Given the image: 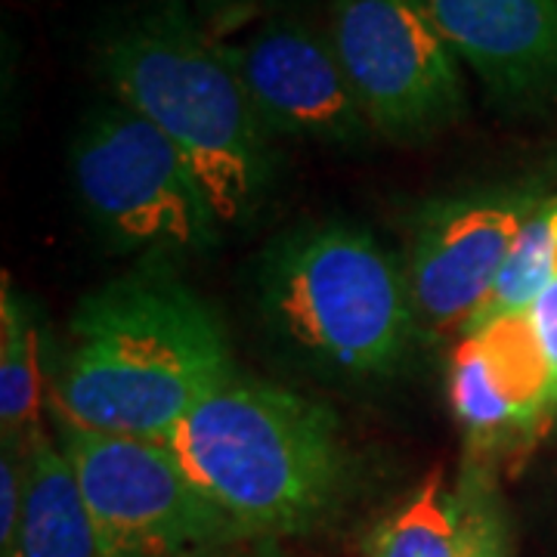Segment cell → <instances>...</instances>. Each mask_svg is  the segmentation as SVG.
I'll return each mask as SVG.
<instances>
[{"instance_id":"1","label":"cell","mask_w":557,"mask_h":557,"mask_svg":"<svg viewBox=\"0 0 557 557\" xmlns=\"http://www.w3.org/2000/svg\"><path fill=\"white\" fill-rule=\"evenodd\" d=\"M233 379L218 310L156 260L78 304L53 381V416L94 434L164 443Z\"/></svg>"},{"instance_id":"2","label":"cell","mask_w":557,"mask_h":557,"mask_svg":"<svg viewBox=\"0 0 557 557\" xmlns=\"http://www.w3.org/2000/svg\"><path fill=\"white\" fill-rule=\"evenodd\" d=\"M186 478L251 539L304 536L350 480L338 416L298 391L233 379L164 437Z\"/></svg>"},{"instance_id":"3","label":"cell","mask_w":557,"mask_h":557,"mask_svg":"<svg viewBox=\"0 0 557 557\" xmlns=\"http://www.w3.org/2000/svg\"><path fill=\"white\" fill-rule=\"evenodd\" d=\"M100 65L119 102L171 139L223 226L258 211L273 183V131L223 44L164 3L109 32Z\"/></svg>"},{"instance_id":"4","label":"cell","mask_w":557,"mask_h":557,"mask_svg":"<svg viewBox=\"0 0 557 557\" xmlns=\"http://www.w3.org/2000/svg\"><path fill=\"white\" fill-rule=\"evenodd\" d=\"M260 310L307 362L354 381L394 375L418 329L409 276L344 220L304 223L267 248Z\"/></svg>"},{"instance_id":"5","label":"cell","mask_w":557,"mask_h":557,"mask_svg":"<svg viewBox=\"0 0 557 557\" xmlns=\"http://www.w3.org/2000/svg\"><path fill=\"white\" fill-rule=\"evenodd\" d=\"M78 199L109 248L205 255L220 239L211 201L171 139L124 102L94 109L72 146Z\"/></svg>"},{"instance_id":"6","label":"cell","mask_w":557,"mask_h":557,"mask_svg":"<svg viewBox=\"0 0 557 557\" xmlns=\"http://www.w3.org/2000/svg\"><path fill=\"white\" fill-rule=\"evenodd\" d=\"M102 557H233L245 536L201 493L161 440L94 434L57 418Z\"/></svg>"},{"instance_id":"7","label":"cell","mask_w":557,"mask_h":557,"mask_svg":"<svg viewBox=\"0 0 557 557\" xmlns=\"http://www.w3.org/2000/svg\"><path fill=\"white\" fill-rule=\"evenodd\" d=\"M325 35L372 131L418 143L465 115L458 57L418 0H332Z\"/></svg>"},{"instance_id":"8","label":"cell","mask_w":557,"mask_h":557,"mask_svg":"<svg viewBox=\"0 0 557 557\" xmlns=\"http://www.w3.org/2000/svg\"><path fill=\"white\" fill-rule=\"evenodd\" d=\"M545 199L539 183H496L428 201L409 248L418 325L465 332L490 298L520 230Z\"/></svg>"},{"instance_id":"9","label":"cell","mask_w":557,"mask_h":557,"mask_svg":"<svg viewBox=\"0 0 557 557\" xmlns=\"http://www.w3.org/2000/svg\"><path fill=\"white\" fill-rule=\"evenodd\" d=\"M273 134L329 146H362L372 137L329 35L295 20L263 22L239 44H223Z\"/></svg>"},{"instance_id":"10","label":"cell","mask_w":557,"mask_h":557,"mask_svg":"<svg viewBox=\"0 0 557 557\" xmlns=\"http://www.w3.org/2000/svg\"><path fill=\"white\" fill-rule=\"evenodd\" d=\"M490 97L511 112L557 106V0H418Z\"/></svg>"},{"instance_id":"11","label":"cell","mask_w":557,"mask_h":557,"mask_svg":"<svg viewBox=\"0 0 557 557\" xmlns=\"http://www.w3.org/2000/svg\"><path fill=\"white\" fill-rule=\"evenodd\" d=\"M7 557H102L100 536L60 440L28 434V480L20 530Z\"/></svg>"},{"instance_id":"12","label":"cell","mask_w":557,"mask_h":557,"mask_svg":"<svg viewBox=\"0 0 557 557\" xmlns=\"http://www.w3.org/2000/svg\"><path fill=\"white\" fill-rule=\"evenodd\" d=\"M465 335L478 338L498 394L518 421L520 437H536L542 428H552L557 418L555 369L539 341L530 310L486 319Z\"/></svg>"},{"instance_id":"13","label":"cell","mask_w":557,"mask_h":557,"mask_svg":"<svg viewBox=\"0 0 557 557\" xmlns=\"http://www.w3.org/2000/svg\"><path fill=\"white\" fill-rule=\"evenodd\" d=\"M446 394L468 446L465 465L493 471V458L520 440V431L474 335H461L449 354Z\"/></svg>"},{"instance_id":"14","label":"cell","mask_w":557,"mask_h":557,"mask_svg":"<svg viewBox=\"0 0 557 557\" xmlns=\"http://www.w3.org/2000/svg\"><path fill=\"white\" fill-rule=\"evenodd\" d=\"M458 542L461 498L434 468L379 520L369 536V557H458Z\"/></svg>"},{"instance_id":"15","label":"cell","mask_w":557,"mask_h":557,"mask_svg":"<svg viewBox=\"0 0 557 557\" xmlns=\"http://www.w3.org/2000/svg\"><path fill=\"white\" fill-rule=\"evenodd\" d=\"M40 409V335L28 307L3 276L0 304V424L3 437L35 434Z\"/></svg>"},{"instance_id":"16","label":"cell","mask_w":557,"mask_h":557,"mask_svg":"<svg viewBox=\"0 0 557 557\" xmlns=\"http://www.w3.org/2000/svg\"><path fill=\"white\" fill-rule=\"evenodd\" d=\"M555 248H557V196L539 205V211L527 220L520 230L511 255L505 260L490 298L480 304V310L471 317L465 332H474L486 319L502 313L530 310L536 298L545 292V285L555 278ZM461 332V335H465Z\"/></svg>"},{"instance_id":"17","label":"cell","mask_w":557,"mask_h":557,"mask_svg":"<svg viewBox=\"0 0 557 557\" xmlns=\"http://www.w3.org/2000/svg\"><path fill=\"white\" fill-rule=\"evenodd\" d=\"M456 490L461 498L458 557H508V523L493 483V471L465 465Z\"/></svg>"},{"instance_id":"18","label":"cell","mask_w":557,"mask_h":557,"mask_svg":"<svg viewBox=\"0 0 557 557\" xmlns=\"http://www.w3.org/2000/svg\"><path fill=\"white\" fill-rule=\"evenodd\" d=\"M25 480H28V440L3 437L0 458V557L10 555L25 508Z\"/></svg>"},{"instance_id":"19","label":"cell","mask_w":557,"mask_h":557,"mask_svg":"<svg viewBox=\"0 0 557 557\" xmlns=\"http://www.w3.org/2000/svg\"><path fill=\"white\" fill-rule=\"evenodd\" d=\"M530 317H533V325H536L539 341L548 354V362L555 369L557 381V276L545 285V292L539 295L536 304L530 307Z\"/></svg>"},{"instance_id":"20","label":"cell","mask_w":557,"mask_h":557,"mask_svg":"<svg viewBox=\"0 0 557 557\" xmlns=\"http://www.w3.org/2000/svg\"><path fill=\"white\" fill-rule=\"evenodd\" d=\"M233 557H278L276 542H270V539H258V542H251L248 548H242L239 555H233Z\"/></svg>"},{"instance_id":"21","label":"cell","mask_w":557,"mask_h":557,"mask_svg":"<svg viewBox=\"0 0 557 557\" xmlns=\"http://www.w3.org/2000/svg\"><path fill=\"white\" fill-rule=\"evenodd\" d=\"M201 3H211V7H236V3H245V0H201Z\"/></svg>"},{"instance_id":"22","label":"cell","mask_w":557,"mask_h":557,"mask_svg":"<svg viewBox=\"0 0 557 557\" xmlns=\"http://www.w3.org/2000/svg\"><path fill=\"white\" fill-rule=\"evenodd\" d=\"M555 276H557V248H555Z\"/></svg>"},{"instance_id":"23","label":"cell","mask_w":557,"mask_h":557,"mask_svg":"<svg viewBox=\"0 0 557 557\" xmlns=\"http://www.w3.org/2000/svg\"><path fill=\"white\" fill-rule=\"evenodd\" d=\"M552 431H555V434H557V418H555V424H552Z\"/></svg>"}]
</instances>
